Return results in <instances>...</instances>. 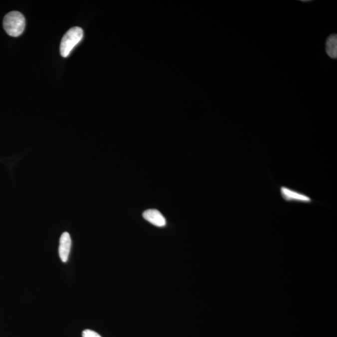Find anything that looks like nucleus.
<instances>
[{"label": "nucleus", "instance_id": "obj_1", "mask_svg": "<svg viewBox=\"0 0 337 337\" xmlns=\"http://www.w3.org/2000/svg\"><path fill=\"white\" fill-rule=\"evenodd\" d=\"M26 25L23 14L19 11H11L5 15L3 27L5 31L9 36L17 37L24 31Z\"/></svg>", "mask_w": 337, "mask_h": 337}, {"label": "nucleus", "instance_id": "obj_2", "mask_svg": "<svg viewBox=\"0 0 337 337\" xmlns=\"http://www.w3.org/2000/svg\"><path fill=\"white\" fill-rule=\"evenodd\" d=\"M83 37V30L80 27H73L69 29L62 37L60 44V53L62 57L69 56L74 47L81 41Z\"/></svg>", "mask_w": 337, "mask_h": 337}, {"label": "nucleus", "instance_id": "obj_3", "mask_svg": "<svg viewBox=\"0 0 337 337\" xmlns=\"http://www.w3.org/2000/svg\"><path fill=\"white\" fill-rule=\"evenodd\" d=\"M280 192L282 198L286 202L306 204L311 203L312 202L311 197L286 186H282L280 189Z\"/></svg>", "mask_w": 337, "mask_h": 337}, {"label": "nucleus", "instance_id": "obj_4", "mask_svg": "<svg viewBox=\"0 0 337 337\" xmlns=\"http://www.w3.org/2000/svg\"><path fill=\"white\" fill-rule=\"evenodd\" d=\"M71 248V239L67 232L61 235L59 241V255L62 262H66L68 260Z\"/></svg>", "mask_w": 337, "mask_h": 337}, {"label": "nucleus", "instance_id": "obj_5", "mask_svg": "<svg viewBox=\"0 0 337 337\" xmlns=\"http://www.w3.org/2000/svg\"><path fill=\"white\" fill-rule=\"evenodd\" d=\"M143 217L147 221L157 227H162L166 226V219L156 209L147 210L144 212Z\"/></svg>", "mask_w": 337, "mask_h": 337}, {"label": "nucleus", "instance_id": "obj_6", "mask_svg": "<svg viewBox=\"0 0 337 337\" xmlns=\"http://www.w3.org/2000/svg\"><path fill=\"white\" fill-rule=\"evenodd\" d=\"M326 52L330 57L337 59V34H331L326 41Z\"/></svg>", "mask_w": 337, "mask_h": 337}, {"label": "nucleus", "instance_id": "obj_7", "mask_svg": "<svg viewBox=\"0 0 337 337\" xmlns=\"http://www.w3.org/2000/svg\"><path fill=\"white\" fill-rule=\"evenodd\" d=\"M82 337H101L96 332L91 331V330H85L82 332Z\"/></svg>", "mask_w": 337, "mask_h": 337}]
</instances>
